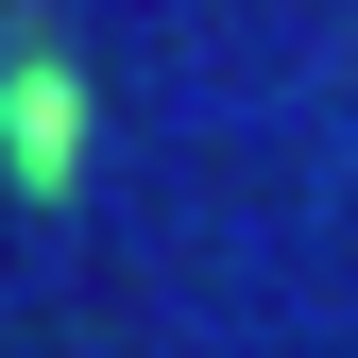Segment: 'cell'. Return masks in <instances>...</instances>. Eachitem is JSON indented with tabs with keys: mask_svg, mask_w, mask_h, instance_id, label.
I'll use <instances>...</instances> for the list:
<instances>
[{
	"mask_svg": "<svg viewBox=\"0 0 358 358\" xmlns=\"http://www.w3.org/2000/svg\"><path fill=\"white\" fill-rule=\"evenodd\" d=\"M85 137H103V85L69 69V34L34 17V0H0V188L69 205L85 188Z\"/></svg>",
	"mask_w": 358,
	"mask_h": 358,
	"instance_id": "cell-1",
	"label": "cell"
}]
</instances>
